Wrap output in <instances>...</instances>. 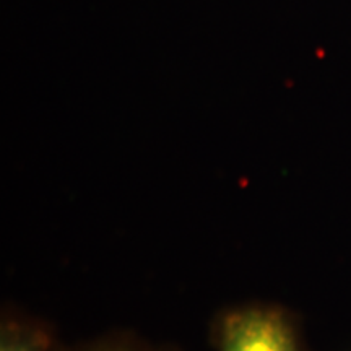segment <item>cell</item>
Returning a JSON list of instances; mask_svg holds the SVG:
<instances>
[{
  "mask_svg": "<svg viewBox=\"0 0 351 351\" xmlns=\"http://www.w3.org/2000/svg\"><path fill=\"white\" fill-rule=\"evenodd\" d=\"M212 341L217 351H301L289 319L271 306H241L218 315Z\"/></svg>",
  "mask_w": 351,
  "mask_h": 351,
  "instance_id": "1",
  "label": "cell"
},
{
  "mask_svg": "<svg viewBox=\"0 0 351 351\" xmlns=\"http://www.w3.org/2000/svg\"><path fill=\"white\" fill-rule=\"evenodd\" d=\"M0 351H54V339L46 327L7 319L0 328Z\"/></svg>",
  "mask_w": 351,
  "mask_h": 351,
  "instance_id": "2",
  "label": "cell"
},
{
  "mask_svg": "<svg viewBox=\"0 0 351 351\" xmlns=\"http://www.w3.org/2000/svg\"><path fill=\"white\" fill-rule=\"evenodd\" d=\"M77 351H163V348H156L135 337L112 335L96 340L93 343H86Z\"/></svg>",
  "mask_w": 351,
  "mask_h": 351,
  "instance_id": "3",
  "label": "cell"
}]
</instances>
